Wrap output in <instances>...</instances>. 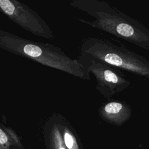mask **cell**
<instances>
[{"mask_svg": "<svg viewBox=\"0 0 149 149\" xmlns=\"http://www.w3.org/2000/svg\"><path fill=\"white\" fill-rule=\"evenodd\" d=\"M70 5L94 19L88 21L77 18L80 22L149 51V29L108 3L98 0H76L70 2Z\"/></svg>", "mask_w": 149, "mask_h": 149, "instance_id": "cell-1", "label": "cell"}, {"mask_svg": "<svg viewBox=\"0 0 149 149\" xmlns=\"http://www.w3.org/2000/svg\"><path fill=\"white\" fill-rule=\"evenodd\" d=\"M0 49L83 80L91 79L90 73L79 60L70 58L51 44L29 40L0 29Z\"/></svg>", "mask_w": 149, "mask_h": 149, "instance_id": "cell-2", "label": "cell"}, {"mask_svg": "<svg viewBox=\"0 0 149 149\" xmlns=\"http://www.w3.org/2000/svg\"><path fill=\"white\" fill-rule=\"evenodd\" d=\"M80 58L98 61L136 75L149 79V60L105 38L91 37L83 41Z\"/></svg>", "mask_w": 149, "mask_h": 149, "instance_id": "cell-3", "label": "cell"}, {"mask_svg": "<svg viewBox=\"0 0 149 149\" xmlns=\"http://www.w3.org/2000/svg\"><path fill=\"white\" fill-rule=\"evenodd\" d=\"M0 12L34 35L53 39L55 34L47 23L26 4L17 0H0Z\"/></svg>", "mask_w": 149, "mask_h": 149, "instance_id": "cell-4", "label": "cell"}, {"mask_svg": "<svg viewBox=\"0 0 149 149\" xmlns=\"http://www.w3.org/2000/svg\"><path fill=\"white\" fill-rule=\"evenodd\" d=\"M97 81L96 89L105 98H111L129 87L130 81L120 69L104 62L81 58L79 60Z\"/></svg>", "mask_w": 149, "mask_h": 149, "instance_id": "cell-5", "label": "cell"}, {"mask_svg": "<svg viewBox=\"0 0 149 149\" xmlns=\"http://www.w3.org/2000/svg\"><path fill=\"white\" fill-rule=\"evenodd\" d=\"M132 109L125 101L110 100L102 104L98 108V114L105 122L117 126H121L129 120Z\"/></svg>", "mask_w": 149, "mask_h": 149, "instance_id": "cell-6", "label": "cell"}, {"mask_svg": "<svg viewBox=\"0 0 149 149\" xmlns=\"http://www.w3.org/2000/svg\"><path fill=\"white\" fill-rule=\"evenodd\" d=\"M52 149H68L64 143L59 122H53L49 130Z\"/></svg>", "mask_w": 149, "mask_h": 149, "instance_id": "cell-7", "label": "cell"}, {"mask_svg": "<svg viewBox=\"0 0 149 149\" xmlns=\"http://www.w3.org/2000/svg\"><path fill=\"white\" fill-rule=\"evenodd\" d=\"M61 131L65 145L68 149H79L76 139L69 126L60 122Z\"/></svg>", "mask_w": 149, "mask_h": 149, "instance_id": "cell-8", "label": "cell"}, {"mask_svg": "<svg viewBox=\"0 0 149 149\" xmlns=\"http://www.w3.org/2000/svg\"><path fill=\"white\" fill-rule=\"evenodd\" d=\"M9 127L0 124V149H10L12 144L9 134Z\"/></svg>", "mask_w": 149, "mask_h": 149, "instance_id": "cell-9", "label": "cell"}]
</instances>
